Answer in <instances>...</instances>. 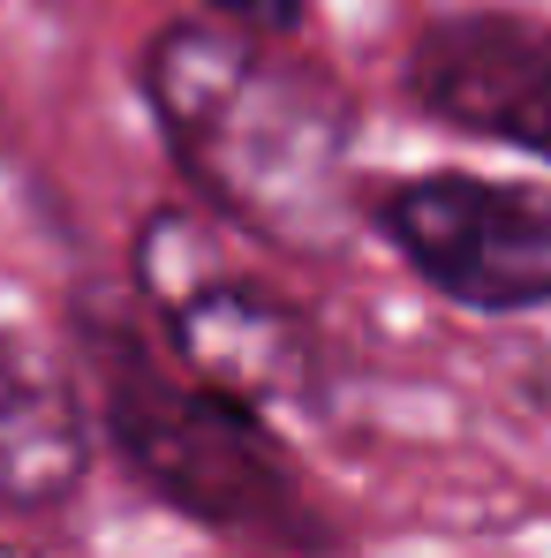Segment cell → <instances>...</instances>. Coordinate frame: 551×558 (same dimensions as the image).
I'll return each mask as SVG.
<instances>
[{
    "label": "cell",
    "instance_id": "2",
    "mask_svg": "<svg viewBox=\"0 0 551 558\" xmlns=\"http://www.w3.org/2000/svg\"><path fill=\"white\" fill-rule=\"evenodd\" d=\"M84 355H92L106 438L175 513L242 544L325 551V521L250 400L189 371H167L129 325H106V317L84 325Z\"/></svg>",
    "mask_w": 551,
    "mask_h": 558
},
{
    "label": "cell",
    "instance_id": "3",
    "mask_svg": "<svg viewBox=\"0 0 551 558\" xmlns=\"http://www.w3.org/2000/svg\"><path fill=\"white\" fill-rule=\"evenodd\" d=\"M136 287L159 310L182 371L250 408L302 392L318 371V348H310V325L295 317V302L273 294L265 279L235 272V257L189 211H159L136 234Z\"/></svg>",
    "mask_w": 551,
    "mask_h": 558
},
{
    "label": "cell",
    "instance_id": "1",
    "mask_svg": "<svg viewBox=\"0 0 551 558\" xmlns=\"http://www.w3.org/2000/svg\"><path fill=\"white\" fill-rule=\"evenodd\" d=\"M144 98L182 174L235 227L279 250H333L348 234L356 121L318 69L265 53L235 23H175L144 53Z\"/></svg>",
    "mask_w": 551,
    "mask_h": 558
},
{
    "label": "cell",
    "instance_id": "7",
    "mask_svg": "<svg viewBox=\"0 0 551 558\" xmlns=\"http://www.w3.org/2000/svg\"><path fill=\"white\" fill-rule=\"evenodd\" d=\"M204 8L235 31H257V38H287L302 23V0H204Z\"/></svg>",
    "mask_w": 551,
    "mask_h": 558
},
{
    "label": "cell",
    "instance_id": "4",
    "mask_svg": "<svg viewBox=\"0 0 551 558\" xmlns=\"http://www.w3.org/2000/svg\"><path fill=\"white\" fill-rule=\"evenodd\" d=\"M370 219L408 257V272L460 310L514 317L551 302V189L491 174H408L378 189Z\"/></svg>",
    "mask_w": 551,
    "mask_h": 558
},
{
    "label": "cell",
    "instance_id": "5",
    "mask_svg": "<svg viewBox=\"0 0 551 558\" xmlns=\"http://www.w3.org/2000/svg\"><path fill=\"white\" fill-rule=\"evenodd\" d=\"M408 92L468 136L551 159V23L446 15L408 46Z\"/></svg>",
    "mask_w": 551,
    "mask_h": 558
},
{
    "label": "cell",
    "instance_id": "6",
    "mask_svg": "<svg viewBox=\"0 0 551 558\" xmlns=\"http://www.w3.org/2000/svg\"><path fill=\"white\" fill-rule=\"evenodd\" d=\"M92 461L69 385L0 348V506H61Z\"/></svg>",
    "mask_w": 551,
    "mask_h": 558
}]
</instances>
